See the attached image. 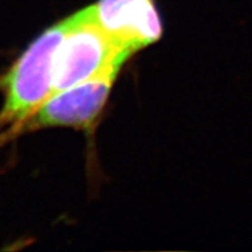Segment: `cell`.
I'll return each instance as SVG.
<instances>
[{
	"label": "cell",
	"instance_id": "1",
	"mask_svg": "<svg viewBox=\"0 0 252 252\" xmlns=\"http://www.w3.org/2000/svg\"><path fill=\"white\" fill-rule=\"evenodd\" d=\"M68 20V29L54 53L49 96L103 72L120 70L133 54L95 24L88 7Z\"/></svg>",
	"mask_w": 252,
	"mask_h": 252
},
{
	"label": "cell",
	"instance_id": "2",
	"mask_svg": "<svg viewBox=\"0 0 252 252\" xmlns=\"http://www.w3.org/2000/svg\"><path fill=\"white\" fill-rule=\"evenodd\" d=\"M119 68L103 72L49 96L22 126L21 134L49 127H90L103 111Z\"/></svg>",
	"mask_w": 252,
	"mask_h": 252
},
{
	"label": "cell",
	"instance_id": "3",
	"mask_svg": "<svg viewBox=\"0 0 252 252\" xmlns=\"http://www.w3.org/2000/svg\"><path fill=\"white\" fill-rule=\"evenodd\" d=\"M88 8L95 24L131 53L150 47L162 35L155 0H98Z\"/></svg>",
	"mask_w": 252,
	"mask_h": 252
}]
</instances>
